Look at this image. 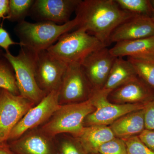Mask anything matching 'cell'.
I'll use <instances>...</instances> for the list:
<instances>
[{
    "label": "cell",
    "instance_id": "1",
    "mask_svg": "<svg viewBox=\"0 0 154 154\" xmlns=\"http://www.w3.org/2000/svg\"><path fill=\"white\" fill-rule=\"evenodd\" d=\"M80 28L95 36L106 46L113 30L135 14L122 10L115 0L81 1L75 11Z\"/></svg>",
    "mask_w": 154,
    "mask_h": 154
},
{
    "label": "cell",
    "instance_id": "2",
    "mask_svg": "<svg viewBox=\"0 0 154 154\" xmlns=\"http://www.w3.org/2000/svg\"><path fill=\"white\" fill-rule=\"evenodd\" d=\"M78 24L76 18L62 25L50 22L31 23L25 20L18 23L15 31L22 44L21 47L36 54L47 50L61 36L77 28Z\"/></svg>",
    "mask_w": 154,
    "mask_h": 154
},
{
    "label": "cell",
    "instance_id": "3",
    "mask_svg": "<svg viewBox=\"0 0 154 154\" xmlns=\"http://www.w3.org/2000/svg\"><path fill=\"white\" fill-rule=\"evenodd\" d=\"M95 110L91 97L84 102L60 105L51 118L38 128L52 138L64 134L76 137L83 130L85 119Z\"/></svg>",
    "mask_w": 154,
    "mask_h": 154
},
{
    "label": "cell",
    "instance_id": "4",
    "mask_svg": "<svg viewBox=\"0 0 154 154\" xmlns=\"http://www.w3.org/2000/svg\"><path fill=\"white\" fill-rule=\"evenodd\" d=\"M107 47L95 36L85 30L77 28L61 36L56 43L47 50L50 54L69 64L81 63L94 51Z\"/></svg>",
    "mask_w": 154,
    "mask_h": 154
},
{
    "label": "cell",
    "instance_id": "5",
    "mask_svg": "<svg viewBox=\"0 0 154 154\" xmlns=\"http://www.w3.org/2000/svg\"><path fill=\"white\" fill-rule=\"evenodd\" d=\"M15 73L20 94L35 105L47 94L38 86L35 73V54L21 47L19 54L13 55L10 51L4 54Z\"/></svg>",
    "mask_w": 154,
    "mask_h": 154
},
{
    "label": "cell",
    "instance_id": "6",
    "mask_svg": "<svg viewBox=\"0 0 154 154\" xmlns=\"http://www.w3.org/2000/svg\"><path fill=\"white\" fill-rule=\"evenodd\" d=\"M108 95L100 90L94 91L91 98L95 110L85 119L84 127L110 125L127 113L144 109L147 103L114 104L110 102Z\"/></svg>",
    "mask_w": 154,
    "mask_h": 154
},
{
    "label": "cell",
    "instance_id": "7",
    "mask_svg": "<svg viewBox=\"0 0 154 154\" xmlns=\"http://www.w3.org/2000/svg\"><path fill=\"white\" fill-rule=\"evenodd\" d=\"M59 92L60 105L84 102L92 96L94 89L81 63L68 64Z\"/></svg>",
    "mask_w": 154,
    "mask_h": 154
},
{
    "label": "cell",
    "instance_id": "8",
    "mask_svg": "<svg viewBox=\"0 0 154 154\" xmlns=\"http://www.w3.org/2000/svg\"><path fill=\"white\" fill-rule=\"evenodd\" d=\"M24 96L2 89L0 93V143H8L12 130L35 105Z\"/></svg>",
    "mask_w": 154,
    "mask_h": 154
},
{
    "label": "cell",
    "instance_id": "9",
    "mask_svg": "<svg viewBox=\"0 0 154 154\" xmlns=\"http://www.w3.org/2000/svg\"><path fill=\"white\" fill-rule=\"evenodd\" d=\"M59 91L50 92L28 110L12 130L8 142L19 138L28 131L45 123L59 107Z\"/></svg>",
    "mask_w": 154,
    "mask_h": 154
},
{
    "label": "cell",
    "instance_id": "10",
    "mask_svg": "<svg viewBox=\"0 0 154 154\" xmlns=\"http://www.w3.org/2000/svg\"><path fill=\"white\" fill-rule=\"evenodd\" d=\"M68 63L47 50L35 54V73L38 86L46 94L59 91Z\"/></svg>",
    "mask_w": 154,
    "mask_h": 154
},
{
    "label": "cell",
    "instance_id": "11",
    "mask_svg": "<svg viewBox=\"0 0 154 154\" xmlns=\"http://www.w3.org/2000/svg\"><path fill=\"white\" fill-rule=\"evenodd\" d=\"M82 0H35L29 15L38 22L60 25L70 21Z\"/></svg>",
    "mask_w": 154,
    "mask_h": 154
},
{
    "label": "cell",
    "instance_id": "12",
    "mask_svg": "<svg viewBox=\"0 0 154 154\" xmlns=\"http://www.w3.org/2000/svg\"><path fill=\"white\" fill-rule=\"evenodd\" d=\"M116 58L105 47L92 52L80 63L94 91L105 85Z\"/></svg>",
    "mask_w": 154,
    "mask_h": 154
},
{
    "label": "cell",
    "instance_id": "13",
    "mask_svg": "<svg viewBox=\"0 0 154 154\" xmlns=\"http://www.w3.org/2000/svg\"><path fill=\"white\" fill-rule=\"evenodd\" d=\"M8 143L16 154H57L54 138L47 135L38 127Z\"/></svg>",
    "mask_w": 154,
    "mask_h": 154
},
{
    "label": "cell",
    "instance_id": "14",
    "mask_svg": "<svg viewBox=\"0 0 154 154\" xmlns=\"http://www.w3.org/2000/svg\"><path fill=\"white\" fill-rule=\"evenodd\" d=\"M154 36V22L151 17L137 15L125 21L113 30L110 36L109 44Z\"/></svg>",
    "mask_w": 154,
    "mask_h": 154
},
{
    "label": "cell",
    "instance_id": "15",
    "mask_svg": "<svg viewBox=\"0 0 154 154\" xmlns=\"http://www.w3.org/2000/svg\"><path fill=\"white\" fill-rule=\"evenodd\" d=\"M108 98L116 104L146 103L154 99V90L137 76L112 91Z\"/></svg>",
    "mask_w": 154,
    "mask_h": 154
},
{
    "label": "cell",
    "instance_id": "16",
    "mask_svg": "<svg viewBox=\"0 0 154 154\" xmlns=\"http://www.w3.org/2000/svg\"><path fill=\"white\" fill-rule=\"evenodd\" d=\"M110 127L115 137L121 139L139 135L145 129L144 109L122 116L110 125Z\"/></svg>",
    "mask_w": 154,
    "mask_h": 154
},
{
    "label": "cell",
    "instance_id": "17",
    "mask_svg": "<svg viewBox=\"0 0 154 154\" xmlns=\"http://www.w3.org/2000/svg\"><path fill=\"white\" fill-rule=\"evenodd\" d=\"M74 137L89 154L98 153L101 146L116 137L110 126L106 125L84 127L81 133Z\"/></svg>",
    "mask_w": 154,
    "mask_h": 154
},
{
    "label": "cell",
    "instance_id": "18",
    "mask_svg": "<svg viewBox=\"0 0 154 154\" xmlns=\"http://www.w3.org/2000/svg\"><path fill=\"white\" fill-rule=\"evenodd\" d=\"M109 50L115 57H140L154 55V36L116 42Z\"/></svg>",
    "mask_w": 154,
    "mask_h": 154
},
{
    "label": "cell",
    "instance_id": "19",
    "mask_svg": "<svg viewBox=\"0 0 154 154\" xmlns=\"http://www.w3.org/2000/svg\"><path fill=\"white\" fill-rule=\"evenodd\" d=\"M137 76L129 61L123 57H116L106 82L100 91L109 95L116 88Z\"/></svg>",
    "mask_w": 154,
    "mask_h": 154
},
{
    "label": "cell",
    "instance_id": "20",
    "mask_svg": "<svg viewBox=\"0 0 154 154\" xmlns=\"http://www.w3.org/2000/svg\"><path fill=\"white\" fill-rule=\"evenodd\" d=\"M138 76L154 90V55L127 57Z\"/></svg>",
    "mask_w": 154,
    "mask_h": 154
},
{
    "label": "cell",
    "instance_id": "21",
    "mask_svg": "<svg viewBox=\"0 0 154 154\" xmlns=\"http://www.w3.org/2000/svg\"><path fill=\"white\" fill-rule=\"evenodd\" d=\"M57 154H89L79 140L73 136L54 137Z\"/></svg>",
    "mask_w": 154,
    "mask_h": 154
},
{
    "label": "cell",
    "instance_id": "22",
    "mask_svg": "<svg viewBox=\"0 0 154 154\" xmlns=\"http://www.w3.org/2000/svg\"><path fill=\"white\" fill-rule=\"evenodd\" d=\"M35 0H10L9 12L7 19L18 23L25 21L30 14Z\"/></svg>",
    "mask_w": 154,
    "mask_h": 154
},
{
    "label": "cell",
    "instance_id": "23",
    "mask_svg": "<svg viewBox=\"0 0 154 154\" xmlns=\"http://www.w3.org/2000/svg\"><path fill=\"white\" fill-rule=\"evenodd\" d=\"M0 89L20 95L15 73L11 65L0 60Z\"/></svg>",
    "mask_w": 154,
    "mask_h": 154
},
{
    "label": "cell",
    "instance_id": "24",
    "mask_svg": "<svg viewBox=\"0 0 154 154\" xmlns=\"http://www.w3.org/2000/svg\"><path fill=\"white\" fill-rule=\"evenodd\" d=\"M121 8L131 14L150 17L152 8L148 0H115Z\"/></svg>",
    "mask_w": 154,
    "mask_h": 154
},
{
    "label": "cell",
    "instance_id": "25",
    "mask_svg": "<svg viewBox=\"0 0 154 154\" xmlns=\"http://www.w3.org/2000/svg\"><path fill=\"white\" fill-rule=\"evenodd\" d=\"M99 154H128L124 140L115 137L100 147Z\"/></svg>",
    "mask_w": 154,
    "mask_h": 154
},
{
    "label": "cell",
    "instance_id": "26",
    "mask_svg": "<svg viewBox=\"0 0 154 154\" xmlns=\"http://www.w3.org/2000/svg\"><path fill=\"white\" fill-rule=\"evenodd\" d=\"M128 154H154V151L143 143L138 136L123 140Z\"/></svg>",
    "mask_w": 154,
    "mask_h": 154
},
{
    "label": "cell",
    "instance_id": "27",
    "mask_svg": "<svg viewBox=\"0 0 154 154\" xmlns=\"http://www.w3.org/2000/svg\"><path fill=\"white\" fill-rule=\"evenodd\" d=\"M144 110L145 129L154 130V98L146 103Z\"/></svg>",
    "mask_w": 154,
    "mask_h": 154
},
{
    "label": "cell",
    "instance_id": "28",
    "mask_svg": "<svg viewBox=\"0 0 154 154\" xmlns=\"http://www.w3.org/2000/svg\"><path fill=\"white\" fill-rule=\"evenodd\" d=\"M13 45H19L22 46L20 42H16L12 40L8 32L2 26L0 27V47L5 50L6 52H8L9 48Z\"/></svg>",
    "mask_w": 154,
    "mask_h": 154
},
{
    "label": "cell",
    "instance_id": "29",
    "mask_svg": "<svg viewBox=\"0 0 154 154\" xmlns=\"http://www.w3.org/2000/svg\"><path fill=\"white\" fill-rule=\"evenodd\" d=\"M138 136L144 143L154 151V130L145 129Z\"/></svg>",
    "mask_w": 154,
    "mask_h": 154
},
{
    "label": "cell",
    "instance_id": "30",
    "mask_svg": "<svg viewBox=\"0 0 154 154\" xmlns=\"http://www.w3.org/2000/svg\"><path fill=\"white\" fill-rule=\"evenodd\" d=\"M9 0H0V21L1 19H7L9 12Z\"/></svg>",
    "mask_w": 154,
    "mask_h": 154
},
{
    "label": "cell",
    "instance_id": "31",
    "mask_svg": "<svg viewBox=\"0 0 154 154\" xmlns=\"http://www.w3.org/2000/svg\"><path fill=\"white\" fill-rule=\"evenodd\" d=\"M0 154H16L10 148L8 143H0Z\"/></svg>",
    "mask_w": 154,
    "mask_h": 154
},
{
    "label": "cell",
    "instance_id": "32",
    "mask_svg": "<svg viewBox=\"0 0 154 154\" xmlns=\"http://www.w3.org/2000/svg\"><path fill=\"white\" fill-rule=\"evenodd\" d=\"M149 2L152 8L154 11V0H150Z\"/></svg>",
    "mask_w": 154,
    "mask_h": 154
},
{
    "label": "cell",
    "instance_id": "33",
    "mask_svg": "<svg viewBox=\"0 0 154 154\" xmlns=\"http://www.w3.org/2000/svg\"><path fill=\"white\" fill-rule=\"evenodd\" d=\"M150 17H151L153 21L154 22V11L153 10L152 8V13L151 14Z\"/></svg>",
    "mask_w": 154,
    "mask_h": 154
},
{
    "label": "cell",
    "instance_id": "34",
    "mask_svg": "<svg viewBox=\"0 0 154 154\" xmlns=\"http://www.w3.org/2000/svg\"><path fill=\"white\" fill-rule=\"evenodd\" d=\"M99 154V153H94V154Z\"/></svg>",
    "mask_w": 154,
    "mask_h": 154
},
{
    "label": "cell",
    "instance_id": "35",
    "mask_svg": "<svg viewBox=\"0 0 154 154\" xmlns=\"http://www.w3.org/2000/svg\"><path fill=\"white\" fill-rule=\"evenodd\" d=\"M1 90H2V89H0V93H1Z\"/></svg>",
    "mask_w": 154,
    "mask_h": 154
},
{
    "label": "cell",
    "instance_id": "36",
    "mask_svg": "<svg viewBox=\"0 0 154 154\" xmlns=\"http://www.w3.org/2000/svg\"><path fill=\"white\" fill-rule=\"evenodd\" d=\"M0 54H1V52H0Z\"/></svg>",
    "mask_w": 154,
    "mask_h": 154
}]
</instances>
